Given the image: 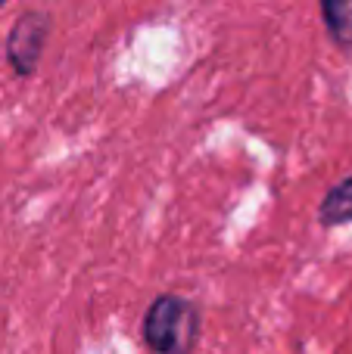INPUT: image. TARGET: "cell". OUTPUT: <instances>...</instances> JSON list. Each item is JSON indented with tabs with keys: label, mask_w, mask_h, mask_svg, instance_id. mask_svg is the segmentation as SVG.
Returning <instances> with one entry per match:
<instances>
[{
	"label": "cell",
	"mask_w": 352,
	"mask_h": 354,
	"mask_svg": "<svg viewBox=\"0 0 352 354\" xmlns=\"http://www.w3.org/2000/svg\"><path fill=\"white\" fill-rule=\"evenodd\" d=\"M200 336V314L181 295H159L143 314V339L156 354H191Z\"/></svg>",
	"instance_id": "1"
},
{
	"label": "cell",
	"mask_w": 352,
	"mask_h": 354,
	"mask_svg": "<svg viewBox=\"0 0 352 354\" xmlns=\"http://www.w3.org/2000/svg\"><path fill=\"white\" fill-rule=\"evenodd\" d=\"M50 35V19L37 10H28L12 22L10 35H6V62L19 78L35 75L37 62H41L44 44Z\"/></svg>",
	"instance_id": "2"
},
{
	"label": "cell",
	"mask_w": 352,
	"mask_h": 354,
	"mask_svg": "<svg viewBox=\"0 0 352 354\" xmlns=\"http://www.w3.org/2000/svg\"><path fill=\"white\" fill-rule=\"evenodd\" d=\"M318 221L324 227L352 224V174L324 193L322 205H318Z\"/></svg>",
	"instance_id": "3"
},
{
	"label": "cell",
	"mask_w": 352,
	"mask_h": 354,
	"mask_svg": "<svg viewBox=\"0 0 352 354\" xmlns=\"http://www.w3.org/2000/svg\"><path fill=\"white\" fill-rule=\"evenodd\" d=\"M322 19L328 25V35L343 50H352V0H328L322 3Z\"/></svg>",
	"instance_id": "4"
}]
</instances>
